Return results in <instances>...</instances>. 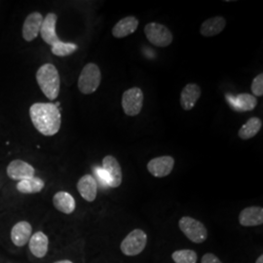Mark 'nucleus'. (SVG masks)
I'll use <instances>...</instances> for the list:
<instances>
[{
  "label": "nucleus",
  "mask_w": 263,
  "mask_h": 263,
  "mask_svg": "<svg viewBox=\"0 0 263 263\" xmlns=\"http://www.w3.org/2000/svg\"><path fill=\"white\" fill-rule=\"evenodd\" d=\"M29 116L35 129L43 136L52 137L61 129L62 115L56 104L35 103L29 107Z\"/></svg>",
  "instance_id": "1"
},
{
  "label": "nucleus",
  "mask_w": 263,
  "mask_h": 263,
  "mask_svg": "<svg viewBox=\"0 0 263 263\" xmlns=\"http://www.w3.org/2000/svg\"><path fill=\"white\" fill-rule=\"evenodd\" d=\"M101 81L102 73L100 67L93 63L87 64L78 78V89L82 94H93L98 90Z\"/></svg>",
  "instance_id": "4"
},
{
  "label": "nucleus",
  "mask_w": 263,
  "mask_h": 263,
  "mask_svg": "<svg viewBox=\"0 0 263 263\" xmlns=\"http://www.w3.org/2000/svg\"><path fill=\"white\" fill-rule=\"evenodd\" d=\"M175 263H197V253L193 250H178L172 254Z\"/></svg>",
  "instance_id": "24"
},
{
  "label": "nucleus",
  "mask_w": 263,
  "mask_h": 263,
  "mask_svg": "<svg viewBox=\"0 0 263 263\" xmlns=\"http://www.w3.org/2000/svg\"><path fill=\"white\" fill-rule=\"evenodd\" d=\"M53 206L64 215H71L76 209V202L74 197L66 191H58L52 199Z\"/></svg>",
  "instance_id": "15"
},
{
  "label": "nucleus",
  "mask_w": 263,
  "mask_h": 263,
  "mask_svg": "<svg viewBox=\"0 0 263 263\" xmlns=\"http://www.w3.org/2000/svg\"><path fill=\"white\" fill-rule=\"evenodd\" d=\"M77 50H78V46L74 43L63 42L61 40L51 46L52 53L57 57L69 56V55L76 53Z\"/></svg>",
  "instance_id": "23"
},
{
  "label": "nucleus",
  "mask_w": 263,
  "mask_h": 263,
  "mask_svg": "<svg viewBox=\"0 0 263 263\" xmlns=\"http://www.w3.org/2000/svg\"><path fill=\"white\" fill-rule=\"evenodd\" d=\"M143 104V93L140 88L134 87L123 93V110L128 116H137L141 113Z\"/></svg>",
  "instance_id": "8"
},
{
  "label": "nucleus",
  "mask_w": 263,
  "mask_h": 263,
  "mask_svg": "<svg viewBox=\"0 0 263 263\" xmlns=\"http://www.w3.org/2000/svg\"><path fill=\"white\" fill-rule=\"evenodd\" d=\"M144 33L151 44L157 47H168L174 39L169 28L158 23L147 24L144 28Z\"/></svg>",
  "instance_id": "7"
},
{
  "label": "nucleus",
  "mask_w": 263,
  "mask_h": 263,
  "mask_svg": "<svg viewBox=\"0 0 263 263\" xmlns=\"http://www.w3.org/2000/svg\"><path fill=\"white\" fill-rule=\"evenodd\" d=\"M179 227L185 237L195 244H202L207 240L206 226L193 217L182 216L179 219Z\"/></svg>",
  "instance_id": "5"
},
{
  "label": "nucleus",
  "mask_w": 263,
  "mask_h": 263,
  "mask_svg": "<svg viewBox=\"0 0 263 263\" xmlns=\"http://www.w3.org/2000/svg\"><path fill=\"white\" fill-rule=\"evenodd\" d=\"M95 172H97L98 178L102 181V183L104 185L109 186V178H108V175L106 174V172L103 168H98V169L95 170Z\"/></svg>",
  "instance_id": "26"
},
{
  "label": "nucleus",
  "mask_w": 263,
  "mask_h": 263,
  "mask_svg": "<svg viewBox=\"0 0 263 263\" xmlns=\"http://www.w3.org/2000/svg\"><path fill=\"white\" fill-rule=\"evenodd\" d=\"M226 102L229 106L237 112L252 111L257 105L256 98L251 94L226 95Z\"/></svg>",
  "instance_id": "10"
},
{
  "label": "nucleus",
  "mask_w": 263,
  "mask_h": 263,
  "mask_svg": "<svg viewBox=\"0 0 263 263\" xmlns=\"http://www.w3.org/2000/svg\"><path fill=\"white\" fill-rule=\"evenodd\" d=\"M103 169L109 178V187H119L122 183L123 175L121 166L112 155H107L103 159Z\"/></svg>",
  "instance_id": "12"
},
{
  "label": "nucleus",
  "mask_w": 263,
  "mask_h": 263,
  "mask_svg": "<svg viewBox=\"0 0 263 263\" xmlns=\"http://www.w3.org/2000/svg\"><path fill=\"white\" fill-rule=\"evenodd\" d=\"M201 263H222L216 254L208 253L202 256Z\"/></svg>",
  "instance_id": "27"
},
{
  "label": "nucleus",
  "mask_w": 263,
  "mask_h": 263,
  "mask_svg": "<svg viewBox=\"0 0 263 263\" xmlns=\"http://www.w3.org/2000/svg\"><path fill=\"white\" fill-rule=\"evenodd\" d=\"M36 81L43 94L49 100H56L60 94L61 79L56 66L52 64H45L38 68Z\"/></svg>",
  "instance_id": "2"
},
{
  "label": "nucleus",
  "mask_w": 263,
  "mask_h": 263,
  "mask_svg": "<svg viewBox=\"0 0 263 263\" xmlns=\"http://www.w3.org/2000/svg\"><path fill=\"white\" fill-rule=\"evenodd\" d=\"M147 235L142 229H134L123 239L120 250L127 256H136L141 254L147 244Z\"/></svg>",
  "instance_id": "6"
},
{
  "label": "nucleus",
  "mask_w": 263,
  "mask_h": 263,
  "mask_svg": "<svg viewBox=\"0 0 263 263\" xmlns=\"http://www.w3.org/2000/svg\"><path fill=\"white\" fill-rule=\"evenodd\" d=\"M43 19L39 12H33L26 18L23 25V37L26 41L31 42L37 37Z\"/></svg>",
  "instance_id": "13"
},
{
  "label": "nucleus",
  "mask_w": 263,
  "mask_h": 263,
  "mask_svg": "<svg viewBox=\"0 0 263 263\" xmlns=\"http://www.w3.org/2000/svg\"><path fill=\"white\" fill-rule=\"evenodd\" d=\"M175 159L172 156H160L147 163V171L155 178H165L172 173Z\"/></svg>",
  "instance_id": "11"
},
{
  "label": "nucleus",
  "mask_w": 263,
  "mask_h": 263,
  "mask_svg": "<svg viewBox=\"0 0 263 263\" xmlns=\"http://www.w3.org/2000/svg\"><path fill=\"white\" fill-rule=\"evenodd\" d=\"M255 263H263V255L261 254V255H259L258 257H257V259H256V261H255Z\"/></svg>",
  "instance_id": "30"
},
{
  "label": "nucleus",
  "mask_w": 263,
  "mask_h": 263,
  "mask_svg": "<svg viewBox=\"0 0 263 263\" xmlns=\"http://www.w3.org/2000/svg\"><path fill=\"white\" fill-rule=\"evenodd\" d=\"M139 27V20L128 16L120 20L112 28V35L115 38H124L134 33Z\"/></svg>",
  "instance_id": "20"
},
{
  "label": "nucleus",
  "mask_w": 263,
  "mask_h": 263,
  "mask_svg": "<svg viewBox=\"0 0 263 263\" xmlns=\"http://www.w3.org/2000/svg\"><path fill=\"white\" fill-rule=\"evenodd\" d=\"M77 190L87 202H94L98 195V182L93 176L84 175L77 182Z\"/></svg>",
  "instance_id": "14"
},
{
  "label": "nucleus",
  "mask_w": 263,
  "mask_h": 263,
  "mask_svg": "<svg viewBox=\"0 0 263 263\" xmlns=\"http://www.w3.org/2000/svg\"><path fill=\"white\" fill-rule=\"evenodd\" d=\"M45 188V181L39 177L23 179L16 182V190L23 195H32L40 193Z\"/></svg>",
  "instance_id": "19"
},
{
  "label": "nucleus",
  "mask_w": 263,
  "mask_h": 263,
  "mask_svg": "<svg viewBox=\"0 0 263 263\" xmlns=\"http://www.w3.org/2000/svg\"><path fill=\"white\" fill-rule=\"evenodd\" d=\"M51 240L49 235L42 229L34 230L28 240L25 254H27L30 263H40L43 261L50 252Z\"/></svg>",
  "instance_id": "3"
},
{
  "label": "nucleus",
  "mask_w": 263,
  "mask_h": 263,
  "mask_svg": "<svg viewBox=\"0 0 263 263\" xmlns=\"http://www.w3.org/2000/svg\"><path fill=\"white\" fill-rule=\"evenodd\" d=\"M8 178L16 182L23 179H30L35 177V169L29 163L24 160L16 159L10 162L6 168Z\"/></svg>",
  "instance_id": "9"
},
{
  "label": "nucleus",
  "mask_w": 263,
  "mask_h": 263,
  "mask_svg": "<svg viewBox=\"0 0 263 263\" xmlns=\"http://www.w3.org/2000/svg\"><path fill=\"white\" fill-rule=\"evenodd\" d=\"M50 263H76L72 259L69 258H60V259H56L54 261Z\"/></svg>",
  "instance_id": "28"
},
{
  "label": "nucleus",
  "mask_w": 263,
  "mask_h": 263,
  "mask_svg": "<svg viewBox=\"0 0 263 263\" xmlns=\"http://www.w3.org/2000/svg\"><path fill=\"white\" fill-rule=\"evenodd\" d=\"M226 26V20L223 17L216 16L206 20L200 28V32L203 36L212 37L219 34Z\"/></svg>",
  "instance_id": "21"
},
{
  "label": "nucleus",
  "mask_w": 263,
  "mask_h": 263,
  "mask_svg": "<svg viewBox=\"0 0 263 263\" xmlns=\"http://www.w3.org/2000/svg\"><path fill=\"white\" fill-rule=\"evenodd\" d=\"M201 88L195 83H188L182 89L180 94V105L184 110H191L201 97Z\"/></svg>",
  "instance_id": "18"
},
{
  "label": "nucleus",
  "mask_w": 263,
  "mask_h": 263,
  "mask_svg": "<svg viewBox=\"0 0 263 263\" xmlns=\"http://www.w3.org/2000/svg\"><path fill=\"white\" fill-rule=\"evenodd\" d=\"M262 127V121L257 117L250 118L246 124H244L241 129L238 132V136L242 140H250L255 137Z\"/></svg>",
  "instance_id": "22"
},
{
  "label": "nucleus",
  "mask_w": 263,
  "mask_h": 263,
  "mask_svg": "<svg viewBox=\"0 0 263 263\" xmlns=\"http://www.w3.org/2000/svg\"><path fill=\"white\" fill-rule=\"evenodd\" d=\"M4 257H5V255L0 254V263H2V260H3V258H4Z\"/></svg>",
  "instance_id": "31"
},
{
  "label": "nucleus",
  "mask_w": 263,
  "mask_h": 263,
  "mask_svg": "<svg viewBox=\"0 0 263 263\" xmlns=\"http://www.w3.org/2000/svg\"><path fill=\"white\" fill-rule=\"evenodd\" d=\"M252 92L255 97H262L263 96V74L260 73L255 76L251 86Z\"/></svg>",
  "instance_id": "25"
},
{
  "label": "nucleus",
  "mask_w": 263,
  "mask_h": 263,
  "mask_svg": "<svg viewBox=\"0 0 263 263\" xmlns=\"http://www.w3.org/2000/svg\"><path fill=\"white\" fill-rule=\"evenodd\" d=\"M2 263H26V262H22V261H19V260H14V259H10L8 257H4L3 258V260H2Z\"/></svg>",
  "instance_id": "29"
},
{
  "label": "nucleus",
  "mask_w": 263,
  "mask_h": 263,
  "mask_svg": "<svg viewBox=\"0 0 263 263\" xmlns=\"http://www.w3.org/2000/svg\"><path fill=\"white\" fill-rule=\"evenodd\" d=\"M239 223L245 227L261 226L263 223V209L261 207L245 208L239 214Z\"/></svg>",
  "instance_id": "17"
},
{
  "label": "nucleus",
  "mask_w": 263,
  "mask_h": 263,
  "mask_svg": "<svg viewBox=\"0 0 263 263\" xmlns=\"http://www.w3.org/2000/svg\"><path fill=\"white\" fill-rule=\"evenodd\" d=\"M57 20L58 17L55 13H49L43 19L40 28V35L43 41L51 46L60 41L56 32Z\"/></svg>",
  "instance_id": "16"
}]
</instances>
